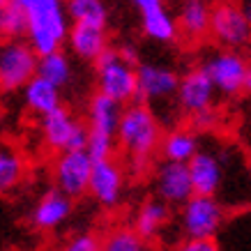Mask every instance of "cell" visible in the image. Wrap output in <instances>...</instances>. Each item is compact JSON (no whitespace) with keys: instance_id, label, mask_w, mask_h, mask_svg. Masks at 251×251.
Instances as JSON below:
<instances>
[{"instance_id":"6da1fadb","label":"cell","mask_w":251,"mask_h":251,"mask_svg":"<svg viewBox=\"0 0 251 251\" xmlns=\"http://www.w3.org/2000/svg\"><path fill=\"white\" fill-rule=\"evenodd\" d=\"M161 143V127L157 115L145 101H131L122 108L120 127H118V145L129 154L134 171H145L152 159L154 150Z\"/></svg>"},{"instance_id":"d6a6232c","label":"cell","mask_w":251,"mask_h":251,"mask_svg":"<svg viewBox=\"0 0 251 251\" xmlns=\"http://www.w3.org/2000/svg\"><path fill=\"white\" fill-rule=\"evenodd\" d=\"M131 2H134V7H136L138 12H145V9H150V7L164 5V0H131Z\"/></svg>"},{"instance_id":"cb8c5ba5","label":"cell","mask_w":251,"mask_h":251,"mask_svg":"<svg viewBox=\"0 0 251 251\" xmlns=\"http://www.w3.org/2000/svg\"><path fill=\"white\" fill-rule=\"evenodd\" d=\"M65 7H67L72 23H90V25L106 28L108 9L104 0H67Z\"/></svg>"},{"instance_id":"e575fe53","label":"cell","mask_w":251,"mask_h":251,"mask_svg":"<svg viewBox=\"0 0 251 251\" xmlns=\"http://www.w3.org/2000/svg\"><path fill=\"white\" fill-rule=\"evenodd\" d=\"M12 2H14V5H19V7H23L25 12H28V9H30L32 5L37 2V0H12Z\"/></svg>"},{"instance_id":"7c38bea8","label":"cell","mask_w":251,"mask_h":251,"mask_svg":"<svg viewBox=\"0 0 251 251\" xmlns=\"http://www.w3.org/2000/svg\"><path fill=\"white\" fill-rule=\"evenodd\" d=\"M214 88L212 78L207 74L205 67H196L189 69L184 76H180V85H177V104L184 113H198V111H205L212 106L214 101Z\"/></svg>"},{"instance_id":"2e32d148","label":"cell","mask_w":251,"mask_h":251,"mask_svg":"<svg viewBox=\"0 0 251 251\" xmlns=\"http://www.w3.org/2000/svg\"><path fill=\"white\" fill-rule=\"evenodd\" d=\"M72 201L74 198L67 196L65 191L58 187L51 191H46L44 196L37 201V205L32 210V224L37 230H55L62 226L72 214Z\"/></svg>"},{"instance_id":"5bb4252c","label":"cell","mask_w":251,"mask_h":251,"mask_svg":"<svg viewBox=\"0 0 251 251\" xmlns=\"http://www.w3.org/2000/svg\"><path fill=\"white\" fill-rule=\"evenodd\" d=\"M122 118V104L118 99L99 92L88 104V129L92 136H111L118 138V127Z\"/></svg>"},{"instance_id":"e0dca14e","label":"cell","mask_w":251,"mask_h":251,"mask_svg":"<svg viewBox=\"0 0 251 251\" xmlns=\"http://www.w3.org/2000/svg\"><path fill=\"white\" fill-rule=\"evenodd\" d=\"M67 44L76 58L95 62L108 49L106 28L90 25V23H74L67 32Z\"/></svg>"},{"instance_id":"8d00e7d4","label":"cell","mask_w":251,"mask_h":251,"mask_svg":"<svg viewBox=\"0 0 251 251\" xmlns=\"http://www.w3.org/2000/svg\"><path fill=\"white\" fill-rule=\"evenodd\" d=\"M9 2H12V0H0V12H2V9H5V7H7Z\"/></svg>"},{"instance_id":"1f68e13d","label":"cell","mask_w":251,"mask_h":251,"mask_svg":"<svg viewBox=\"0 0 251 251\" xmlns=\"http://www.w3.org/2000/svg\"><path fill=\"white\" fill-rule=\"evenodd\" d=\"M120 51V55L125 58L127 62H131V65H138L141 62V55H138V49L134 44H122V49H118Z\"/></svg>"},{"instance_id":"3957f363","label":"cell","mask_w":251,"mask_h":251,"mask_svg":"<svg viewBox=\"0 0 251 251\" xmlns=\"http://www.w3.org/2000/svg\"><path fill=\"white\" fill-rule=\"evenodd\" d=\"M95 76H97L99 92L118 99L120 104L136 101V95H138L136 65L125 60L118 49L108 46L106 51L95 60Z\"/></svg>"},{"instance_id":"4316f807","label":"cell","mask_w":251,"mask_h":251,"mask_svg":"<svg viewBox=\"0 0 251 251\" xmlns=\"http://www.w3.org/2000/svg\"><path fill=\"white\" fill-rule=\"evenodd\" d=\"M148 240H145L136 228H118L104 240L101 249L106 251H143Z\"/></svg>"},{"instance_id":"44dd1931","label":"cell","mask_w":251,"mask_h":251,"mask_svg":"<svg viewBox=\"0 0 251 251\" xmlns=\"http://www.w3.org/2000/svg\"><path fill=\"white\" fill-rule=\"evenodd\" d=\"M141 28H143L145 37L161 42V44L175 42L177 35H180V25L175 21V16L164 5H157V7L141 12Z\"/></svg>"},{"instance_id":"52a82bcc","label":"cell","mask_w":251,"mask_h":251,"mask_svg":"<svg viewBox=\"0 0 251 251\" xmlns=\"http://www.w3.org/2000/svg\"><path fill=\"white\" fill-rule=\"evenodd\" d=\"M210 35L224 49H244L251 44V21L233 0H219L212 7Z\"/></svg>"},{"instance_id":"ac0fdd59","label":"cell","mask_w":251,"mask_h":251,"mask_svg":"<svg viewBox=\"0 0 251 251\" xmlns=\"http://www.w3.org/2000/svg\"><path fill=\"white\" fill-rule=\"evenodd\" d=\"M212 0H184L177 16L180 35H184L189 42L207 37L212 25Z\"/></svg>"},{"instance_id":"4fadbf2b","label":"cell","mask_w":251,"mask_h":251,"mask_svg":"<svg viewBox=\"0 0 251 251\" xmlns=\"http://www.w3.org/2000/svg\"><path fill=\"white\" fill-rule=\"evenodd\" d=\"M136 74H138L136 101L152 104V101H164V99H171L177 95L180 76L175 74L173 69L143 62V65H138Z\"/></svg>"},{"instance_id":"603a6c76","label":"cell","mask_w":251,"mask_h":251,"mask_svg":"<svg viewBox=\"0 0 251 251\" xmlns=\"http://www.w3.org/2000/svg\"><path fill=\"white\" fill-rule=\"evenodd\" d=\"M25 161L12 148H0V196L12 194L23 182Z\"/></svg>"},{"instance_id":"ffe728a7","label":"cell","mask_w":251,"mask_h":251,"mask_svg":"<svg viewBox=\"0 0 251 251\" xmlns=\"http://www.w3.org/2000/svg\"><path fill=\"white\" fill-rule=\"evenodd\" d=\"M168 219H171V203H166L164 198L157 196L145 201L141 205V210L136 212V219H134V228L150 242L164 230Z\"/></svg>"},{"instance_id":"8992f818","label":"cell","mask_w":251,"mask_h":251,"mask_svg":"<svg viewBox=\"0 0 251 251\" xmlns=\"http://www.w3.org/2000/svg\"><path fill=\"white\" fill-rule=\"evenodd\" d=\"M224 221H226V210L217 201V196L194 194L187 203H182L180 224L187 237H217Z\"/></svg>"},{"instance_id":"7402d4cb","label":"cell","mask_w":251,"mask_h":251,"mask_svg":"<svg viewBox=\"0 0 251 251\" xmlns=\"http://www.w3.org/2000/svg\"><path fill=\"white\" fill-rule=\"evenodd\" d=\"M161 157L168 161H187L198 152V138L189 129H173L161 138Z\"/></svg>"},{"instance_id":"9c48e42d","label":"cell","mask_w":251,"mask_h":251,"mask_svg":"<svg viewBox=\"0 0 251 251\" xmlns=\"http://www.w3.org/2000/svg\"><path fill=\"white\" fill-rule=\"evenodd\" d=\"M203 67L207 69V74L212 78L217 92L226 95V97H235L242 92L244 76H247V69L249 62L240 53V49H224L217 51L205 60Z\"/></svg>"},{"instance_id":"83f0119b","label":"cell","mask_w":251,"mask_h":251,"mask_svg":"<svg viewBox=\"0 0 251 251\" xmlns=\"http://www.w3.org/2000/svg\"><path fill=\"white\" fill-rule=\"evenodd\" d=\"M115 143H118V138H111V136H88V145H85V150L90 152V157L95 161L99 159H108V157H113V150H115Z\"/></svg>"},{"instance_id":"5b68a950","label":"cell","mask_w":251,"mask_h":251,"mask_svg":"<svg viewBox=\"0 0 251 251\" xmlns=\"http://www.w3.org/2000/svg\"><path fill=\"white\" fill-rule=\"evenodd\" d=\"M42 141L49 150L65 152V150H81L88 145L90 129L83 122H78L65 106H58L51 113L42 115Z\"/></svg>"},{"instance_id":"d590c367","label":"cell","mask_w":251,"mask_h":251,"mask_svg":"<svg viewBox=\"0 0 251 251\" xmlns=\"http://www.w3.org/2000/svg\"><path fill=\"white\" fill-rule=\"evenodd\" d=\"M242 7H244V14H247V19L251 21V0H247V2H244Z\"/></svg>"},{"instance_id":"836d02e7","label":"cell","mask_w":251,"mask_h":251,"mask_svg":"<svg viewBox=\"0 0 251 251\" xmlns=\"http://www.w3.org/2000/svg\"><path fill=\"white\" fill-rule=\"evenodd\" d=\"M242 92H247V95H251V65H249V69H247V76H244Z\"/></svg>"},{"instance_id":"ba28073f","label":"cell","mask_w":251,"mask_h":251,"mask_svg":"<svg viewBox=\"0 0 251 251\" xmlns=\"http://www.w3.org/2000/svg\"><path fill=\"white\" fill-rule=\"evenodd\" d=\"M92 164H95V159L90 157V152H88L85 148L60 152L58 159H55V166H53L55 187L72 198L85 196V194H88V187H90Z\"/></svg>"},{"instance_id":"484cf974","label":"cell","mask_w":251,"mask_h":251,"mask_svg":"<svg viewBox=\"0 0 251 251\" xmlns=\"http://www.w3.org/2000/svg\"><path fill=\"white\" fill-rule=\"evenodd\" d=\"M25 32H28V12L14 2H9L0 12V35L5 39H16L23 37Z\"/></svg>"},{"instance_id":"4dcf8cb0","label":"cell","mask_w":251,"mask_h":251,"mask_svg":"<svg viewBox=\"0 0 251 251\" xmlns=\"http://www.w3.org/2000/svg\"><path fill=\"white\" fill-rule=\"evenodd\" d=\"M191 122H194L196 129H210L217 125V111L212 106L205 108V111H198V113L191 115Z\"/></svg>"},{"instance_id":"9a60e30c","label":"cell","mask_w":251,"mask_h":251,"mask_svg":"<svg viewBox=\"0 0 251 251\" xmlns=\"http://www.w3.org/2000/svg\"><path fill=\"white\" fill-rule=\"evenodd\" d=\"M189 175L194 182V194H207V196H217V191L224 180V166L221 159L214 152L207 150H198L189 161Z\"/></svg>"},{"instance_id":"d6986e66","label":"cell","mask_w":251,"mask_h":251,"mask_svg":"<svg viewBox=\"0 0 251 251\" xmlns=\"http://www.w3.org/2000/svg\"><path fill=\"white\" fill-rule=\"evenodd\" d=\"M23 90V104L30 108L32 113L37 115H46L55 111L60 104V88L55 83H51L44 76H32L28 83L21 88Z\"/></svg>"},{"instance_id":"30bf717a","label":"cell","mask_w":251,"mask_h":251,"mask_svg":"<svg viewBox=\"0 0 251 251\" xmlns=\"http://www.w3.org/2000/svg\"><path fill=\"white\" fill-rule=\"evenodd\" d=\"M88 194L106 210H113V207L120 205L122 194H125V171L113 157L99 159L92 164Z\"/></svg>"},{"instance_id":"277c9868","label":"cell","mask_w":251,"mask_h":251,"mask_svg":"<svg viewBox=\"0 0 251 251\" xmlns=\"http://www.w3.org/2000/svg\"><path fill=\"white\" fill-rule=\"evenodd\" d=\"M37 65L39 53L30 42H21V37L7 39L0 46V90H21L32 76H37Z\"/></svg>"},{"instance_id":"d4e9b609","label":"cell","mask_w":251,"mask_h":251,"mask_svg":"<svg viewBox=\"0 0 251 251\" xmlns=\"http://www.w3.org/2000/svg\"><path fill=\"white\" fill-rule=\"evenodd\" d=\"M37 74L49 78V81L55 83L58 88H65V85L72 81V60L62 53L60 49H58V51H51V53H46V55H39Z\"/></svg>"},{"instance_id":"f546056e","label":"cell","mask_w":251,"mask_h":251,"mask_svg":"<svg viewBox=\"0 0 251 251\" xmlns=\"http://www.w3.org/2000/svg\"><path fill=\"white\" fill-rule=\"evenodd\" d=\"M184 251H217V237H187L182 244Z\"/></svg>"},{"instance_id":"8fae6325","label":"cell","mask_w":251,"mask_h":251,"mask_svg":"<svg viewBox=\"0 0 251 251\" xmlns=\"http://www.w3.org/2000/svg\"><path fill=\"white\" fill-rule=\"evenodd\" d=\"M154 191L171 205H182L194 196V182H191L189 166L184 161H168L159 164L154 173Z\"/></svg>"},{"instance_id":"74e56055","label":"cell","mask_w":251,"mask_h":251,"mask_svg":"<svg viewBox=\"0 0 251 251\" xmlns=\"http://www.w3.org/2000/svg\"><path fill=\"white\" fill-rule=\"evenodd\" d=\"M249 173H251V164H249Z\"/></svg>"},{"instance_id":"f1b7e54d","label":"cell","mask_w":251,"mask_h":251,"mask_svg":"<svg viewBox=\"0 0 251 251\" xmlns=\"http://www.w3.org/2000/svg\"><path fill=\"white\" fill-rule=\"evenodd\" d=\"M101 249V240L92 233H76L74 237H69L67 251H97Z\"/></svg>"},{"instance_id":"7a4b0ae2","label":"cell","mask_w":251,"mask_h":251,"mask_svg":"<svg viewBox=\"0 0 251 251\" xmlns=\"http://www.w3.org/2000/svg\"><path fill=\"white\" fill-rule=\"evenodd\" d=\"M67 7L62 0H37L28 9V32L25 37L39 55L58 51L67 42Z\"/></svg>"}]
</instances>
